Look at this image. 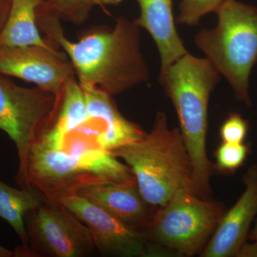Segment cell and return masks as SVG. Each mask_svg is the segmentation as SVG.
Here are the masks:
<instances>
[{
    "label": "cell",
    "instance_id": "1",
    "mask_svg": "<svg viewBox=\"0 0 257 257\" xmlns=\"http://www.w3.org/2000/svg\"><path fill=\"white\" fill-rule=\"evenodd\" d=\"M37 23L47 40L68 55L82 85L99 88L114 96L150 79L141 50V28L135 20L121 17L114 28L90 32L76 42L64 35L60 19L40 7Z\"/></svg>",
    "mask_w": 257,
    "mask_h": 257
},
{
    "label": "cell",
    "instance_id": "2",
    "mask_svg": "<svg viewBox=\"0 0 257 257\" xmlns=\"http://www.w3.org/2000/svg\"><path fill=\"white\" fill-rule=\"evenodd\" d=\"M99 132L90 120L64 135L57 148L38 143L30 147L25 187H34L52 202L89 186L136 183L130 167L98 144Z\"/></svg>",
    "mask_w": 257,
    "mask_h": 257
},
{
    "label": "cell",
    "instance_id": "3",
    "mask_svg": "<svg viewBox=\"0 0 257 257\" xmlns=\"http://www.w3.org/2000/svg\"><path fill=\"white\" fill-rule=\"evenodd\" d=\"M220 76L207 59L188 52L159 79L178 116L179 130L192 162L194 193L203 199L211 198L214 169L207 151L208 107Z\"/></svg>",
    "mask_w": 257,
    "mask_h": 257
},
{
    "label": "cell",
    "instance_id": "4",
    "mask_svg": "<svg viewBox=\"0 0 257 257\" xmlns=\"http://www.w3.org/2000/svg\"><path fill=\"white\" fill-rule=\"evenodd\" d=\"M111 153L130 167L144 199L154 208L165 204L177 191L194 193L188 150L180 130L170 127L163 111L157 113L151 131L141 140Z\"/></svg>",
    "mask_w": 257,
    "mask_h": 257
},
{
    "label": "cell",
    "instance_id": "5",
    "mask_svg": "<svg viewBox=\"0 0 257 257\" xmlns=\"http://www.w3.org/2000/svg\"><path fill=\"white\" fill-rule=\"evenodd\" d=\"M215 13L216 26L200 30L194 43L226 79L236 99L251 106L248 88L257 62V8L237 0H224Z\"/></svg>",
    "mask_w": 257,
    "mask_h": 257
},
{
    "label": "cell",
    "instance_id": "6",
    "mask_svg": "<svg viewBox=\"0 0 257 257\" xmlns=\"http://www.w3.org/2000/svg\"><path fill=\"white\" fill-rule=\"evenodd\" d=\"M226 211L222 202L179 190L155 209L144 232L171 256L200 255Z\"/></svg>",
    "mask_w": 257,
    "mask_h": 257
},
{
    "label": "cell",
    "instance_id": "7",
    "mask_svg": "<svg viewBox=\"0 0 257 257\" xmlns=\"http://www.w3.org/2000/svg\"><path fill=\"white\" fill-rule=\"evenodd\" d=\"M57 96L41 87H20L0 74V130L15 143L19 158L16 182L25 188L30 147L53 115Z\"/></svg>",
    "mask_w": 257,
    "mask_h": 257
},
{
    "label": "cell",
    "instance_id": "8",
    "mask_svg": "<svg viewBox=\"0 0 257 257\" xmlns=\"http://www.w3.org/2000/svg\"><path fill=\"white\" fill-rule=\"evenodd\" d=\"M31 257H85L97 251L84 223L60 202L46 198L25 216Z\"/></svg>",
    "mask_w": 257,
    "mask_h": 257
},
{
    "label": "cell",
    "instance_id": "9",
    "mask_svg": "<svg viewBox=\"0 0 257 257\" xmlns=\"http://www.w3.org/2000/svg\"><path fill=\"white\" fill-rule=\"evenodd\" d=\"M90 231L96 250L102 255L121 257H168L152 244L144 231L134 229L104 209L77 194L59 201Z\"/></svg>",
    "mask_w": 257,
    "mask_h": 257
},
{
    "label": "cell",
    "instance_id": "10",
    "mask_svg": "<svg viewBox=\"0 0 257 257\" xmlns=\"http://www.w3.org/2000/svg\"><path fill=\"white\" fill-rule=\"evenodd\" d=\"M0 74L33 83L55 95L76 76L64 54L36 45L0 47Z\"/></svg>",
    "mask_w": 257,
    "mask_h": 257
},
{
    "label": "cell",
    "instance_id": "11",
    "mask_svg": "<svg viewBox=\"0 0 257 257\" xmlns=\"http://www.w3.org/2000/svg\"><path fill=\"white\" fill-rule=\"evenodd\" d=\"M244 191L224 213L201 257H236L247 241L250 226L257 214V165L248 167L243 177Z\"/></svg>",
    "mask_w": 257,
    "mask_h": 257
},
{
    "label": "cell",
    "instance_id": "12",
    "mask_svg": "<svg viewBox=\"0 0 257 257\" xmlns=\"http://www.w3.org/2000/svg\"><path fill=\"white\" fill-rule=\"evenodd\" d=\"M77 194L139 231H145L155 210L144 199L137 182L89 186Z\"/></svg>",
    "mask_w": 257,
    "mask_h": 257
},
{
    "label": "cell",
    "instance_id": "13",
    "mask_svg": "<svg viewBox=\"0 0 257 257\" xmlns=\"http://www.w3.org/2000/svg\"><path fill=\"white\" fill-rule=\"evenodd\" d=\"M140 15L135 20L140 28L149 32L158 49L160 58L159 79L169 67L188 53L175 27L173 0H136Z\"/></svg>",
    "mask_w": 257,
    "mask_h": 257
},
{
    "label": "cell",
    "instance_id": "14",
    "mask_svg": "<svg viewBox=\"0 0 257 257\" xmlns=\"http://www.w3.org/2000/svg\"><path fill=\"white\" fill-rule=\"evenodd\" d=\"M42 0H10V9L0 30V47L36 45L57 49L55 44L40 36L37 9Z\"/></svg>",
    "mask_w": 257,
    "mask_h": 257
},
{
    "label": "cell",
    "instance_id": "15",
    "mask_svg": "<svg viewBox=\"0 0 257 257\" xmlns=\"http://www.w3.org/2000/svg\"><path fill=\"white\" fill-rule=\"evenodd\" d=\"M45 199L46 197L34 187L14 188L0 179V218L14 229L21 241V246L15 248L18 257H31L25 216Z\"/></svg>",
    "mask_w": 257,
    "mask_h": 257
},
{
    "label": "cell",
    "instance_id": "16",
    "mask_svg": "<svg viewBox=\"0 0 257 257\" xmlns=\"http://www.w3.org/2000/svg\"><path fill=\"white\" fill-rule=\"evenodd\" d=\"M123 0H42L40 6L49 14L75 25H82L96 6L117 5Z\"/></svg>",
    "mask_w": 257,
    "mask_h": 257
},
{
    "label": "cell",
    "instance_id": "17",
    "mask_svg": "<svg viewBox=\"0 0 257 257\" xmlns=\"http://www.w3.org/2000/svg\"><path fill=\"white\" fill-rule=\"evenodd\" d=\"M250 151L247 143H223L215 151L214 170L221 175H232L242 167Z\"/></svg>",
    "mask_w": 257,
    "mask_h": 257
},
{
    "label": "cell",
    "instance_id": "18",
    "mask_svg": "<svg viewBox=\"0 0 257 257\" xmlns=\"http://www.w3.org/2000/svg\"><path fill=\"white\" fill-rule=\"evenodd\" d=\"M224 0H182L177 23L182 25L197 26L203 17L214 13Z\"/></svg>",
    "mask_w": 257,
    "mask_h": 257
},
{
    "label": "cell",
    "instance_id": "19",
    "mask_svg": "<svg viewBox=\"0 0 257 257\" xmlns=\"http://www.w3.org/2000/svg\"><path fill=\"white\" fill-rule=\"evenodd\" d=\"M249 124L239 113L231 112L219 128L223 143H242L247 135Z\"/></svg>",
    "mask_w": 257,
    "mask_h": 257
},
{
    "label": "cell",
    "instance_id": "20",
    "mask_svg": "<svg viewBox=\"0 0 257 257\" xmlns=\"http://www.w3.org/2000/svg\"><path fill=\"white\" fill-rule=\"evenodd\" d=\"M236 257H257L256 241H251V243L246 241L240 248Z\"/></svg>",
    "mask_w": 257,
    "mask_h": 257
},
{
    "label": "cell",
    "instance_id": "21",
    "mask_svg": "<svg viewBox=\"0 0 257 257\" xmlns=\"http://www.w3.org/2000/svg\"><path fill=\"white\" fill-rule=\"evenodd\" d=\"M0 257H18L16 250L12 251L0 244Z\"/></svg>",
    "mask_w": 257,
    "mask_h": 257
},
{
    "label": "cell",
    "instance_id": "22",
    "mask_svg": "<svg viewBox=\"0 0 257 257\" xmlns=\"http://www.w3.org/2000/svg\"><path fill=\"white\" fill-rule=\"evenodd\" d=\"M248 239L251 241H256L257 242V219L256 224L253 226V229L249 231L248 234Z\"/></svg>",
    "mask_w": 257,
    "mask_h": 257
},
{
    "label": "cell",
    "instance_id": "23",
    "mask_svg": "<svg viewBox=\"0 0 257 257\" xmlns=\"http://www.w3.org/2000/svg\"><path fill=\"white\" fill-rule=\"evenodd\" d=\"M8 12H9V10H8V11L5 12L4 14L2 15L1 17H0V26L1 25H3V24L5 23V20H6L7 16H8Z\"/></svg>",
    "mask_w": 257,
    "mask_h": 257
},
{
    "label": "cell",
    "instance_id": "24",
    "mask_svg": "<svg viewBox=\"0 0 257 257\" xmlns=\"http://www.w3.org/2000/svg\"><path fill=\"white\" fill-rule=\"evenodd\" d=\"M3 25H1V26H0V30H1V28H3Z\"/></svg>",
    "mask_w": 257,
    "mask_h": 257
}]
</instances>
